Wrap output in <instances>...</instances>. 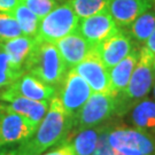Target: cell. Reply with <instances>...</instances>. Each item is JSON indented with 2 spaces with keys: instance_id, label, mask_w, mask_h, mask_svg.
Segmentation results:
<instances>
[{
  "instance_id": "7402d4cb",
  "label": "cell",
  "mask_w": 155,
  "mask_h": 155,
  "mask_svg": "<svg viewBox=\"0 0 155 155\" xmlns=\"http://www.w3.org/2000/svg\"><path fill=\"white\" fill-rule=\"evenodd\" d=\"M74 12L79 18L90 17L108 11L109 0H69Z\"/></svg>"
},
{
  "instance_id": "7a4b0ae2",
  "label": "cell",
  "mask_w": 155,
  "mask_h": 155,
  "mask_svg": "<svg viewBox=\"0 0 155 155\" xmlns=\"http://www.w3.org/2000/svg\"><path fill=\"white\" fill-rule=\"evenodd\" d=\"M68 70L69 69L67 68L55 44L36 41L27 62L25 72L35 75L47 85L59 87Z\"/></svg>"
},
{
  "instance_id": "6da1fadb",
  "label": "cell",
  "mask_w": 155,
  "mask_h": 155,
  "mask_svg": "<svg viewBox=\"0 0 155 155\" xmlns=\"http://www.w3.org/2000/svg\"><path fill=\"white\" fill-rule=\"evenodd\" d=\"M75 120L64 110L56 95L51 100L50 108L32 136L15 150L14 155H40L48 148L61 144L72 132Z\"/></svg>"
},
{
  "instance_id": "d6a6232c",
  "label": "cell",
  "mask_w": 155,
  "mask_h": 155,
  "mask_svg": "<svg viewBox=\"0 0 155 155\" xmlns=\"http://www.w3.org/2000/svg\"><path fill=\"white\" fill-rule=\"evenodd\" d=\"M116 155H123V154H120V153H117L116 152Z\"/></svg>"
},
{
  "instance_id": "4dcf8cb0",
  "label": "cell",
  "mask_w": 155,
  "mask_h": 155,
  "mask_svg": "<svg viewBox=\"0 0 155 155\" xmlns=\"http://www.w3.org/2000/svg\"><path fill=\"white\" fill-rule=\"evenodd\" d=\"M153 69H154V72H155V56L154 59H153Z\"/></svg>"
},
{
  "instance_id": "8992f818",
  "label": "cell",
  "mask_w": 155,
  "mask_h": 155,
  "mask_svg": "<svg viewBox=\"0 0 155 155\" xmlns=\"http://www.w3.org/2000/svg\"><path fill=\"white\" fill-rule=\"evenodd\" d=\"M109 144L123 155H155V138L138 129L117 127L109 131Z\"/></svg>"
},
{
  "instance_id": "ac0fdd59",
  "label": "cell",
  "mask_w": 155,
  "mask_h": 155,
  "mask_svg": "<svg viewBox=\"0 0 155 155\" xmlns=\"http://www.w3.org/2000/svg\"><path fill=\"white\" fill-rule=\"evenodd\" d=\"M131 121L140 131L155 133V100H140L131 111Z\"/></svg>"
},
{
  "instance_id": "9c48e42d",
  "label": "cell",
  "mask_w": 155,
  "mask_h": 155,
  "mask_svg": "<svg viewBox=\"0 0 155 155\" xmlns=\"http://www.w3.org/2000/svg\"><path fill=\"white\" fill-rule=\"evenodd\" d=\"M58 95L56 87L47 85L30 72H24L8 89L0 93V100L9 97H23L36 101H51Z\"/></svg>"
},
{
  "instance_id": "52a82bcc",
  "label": "cell",
  "mask_w": 155,
  "mask_h": 155,
  "mask_svg": "<svg viewBox=\"0 0 155 155\" xmlns=\"http://www.w3.org/2000/svg\"><path fill=\"white\" fill-rule=\"evenodd\" d=\"M59 87L58 98L61 101L67 114L76 120L78 113L93 93L92 89L84 78L72 69L68 70Z\"/></svg>"
},
{
  "instance_id": "1f68e13d",
  "label": "cell",
  "mask_w": 155,
  "mask_h": 155,
  "mask_svg": "<svg viewBox=\"0 0 155 155\" xmlns=\"http://www.w3.org/2000/svg\"><path fill=\"white\" fill-rule=\"evenodd\" d=\"M153 95H154V99H155V85L154 87H153Z\"/></svg>"
},
{
  "instance_id": "d4e9b609",
  "label": "cell",
  "mask_w": 155,
  "mask_h": 155,
  "mask_svg": "<svg viewBox=\"0 0 155 155\" xmlns=\"http://www.w3.org/2000/svg\"><path fill=\"white\" fill-rule=\"evenodd\" d=\"M21 2L35 13L40 20L50 14L58 6L55 0H21Z\"/></svg>"
},
{
  "instance_id": "d6986e66",
  "label": "cell",
  "mask_w": 155,
  "mask_h": 155,
  "mask_svg": "<svg viewBox=\"0 0 155 155\" xmlns=\"http://www.w3.org/2000/svg\"><path fill=\"white\" fill-rule=\"evenodd\" d=\"M104 125L84 129L82 131L75 132L76 134L72 137L69 136L68 139L72 145V148L76 155H93L97 148V144L99 140V136L104 130Z\"/></svg>"
},
{
  "instance_id": "836d02e7",
  "label": "cell",
  "mask_w": 155,
  "mask_h": 155,
  "mask_svg": "<svg viewBox=\"0 0 155 155\" xmlns=\"http://www.w3.org/2000/svg\"><path fill=\"white\" fill-rule=\"evenodd\" d=\"M153 1H154V2H155V0H153Z\"/></svg>"
},
{
  "instance_id": "4fadbf2b",
  "label": "cell",
  "mask_w": 155,
  "mask_h": 155,
  "mask_svg": "<svg viewBox=\"0 0 155 155\" xmlns=\"http://www.w3.org/2000/svg\"><path fill=\"white\" fill-rule=\"evenodd\" d=\"M152 5L153 0H109L108 12L120 28H129Z\"/></svg>"
},
{
  "instance_id": "603a6c76",
  "label": "cell",
  "mask_w": 155,
  "mask_h": 155,
  "mask_svg": "<svg viewBox=\"0 0 155 155\" xmlns=\"http://www.w3.org/2000/svg\"><path fill=\"white\" fill-rule=\"evenodd\" d=\"M18 76L9 61V56L6 52L2 43H0V93L8 89L16 81Z\"/></svg>"
},
{
  "instance_id": "5bb4252c",
  "label": "cell",
  "mask_w": 155,
  "mask_h": 155,
  "mask_svg": "<svg viewBox=\"0 0 155 155\" xmlns=\"http://www.w3.org/2000/svg\"><path fill=\"white\" fill-rule=\"evenodd\" d=\"M55 45L68 69H72L81 63L94 50V45L90 44L78 31L60 39Z\"/></svg>"
},
{
  "instance_id": "277c9868",
  "label": "cell",
  "mask_w": 155,
  "mask_h": 155,
  "mask_svg": "<svg viewBox=\"0 0 155 155\" xmlns=\"http://www.w3.org/2000/svg\"><path fill=\"white\" fill-rule=\"evenodd\" d=\"M79 17L74 12L70 1L56 6L50 14L39 22L38 31L35 38L38 41L55 44L60 39L78 31Z\"/></svg>"
},
{
  "instance_id": "ffe728a7",
  "label": "cell",
  "mask_w": 155,
  "mask_h": 155,
  "mask_svg": "<svg viewBox=\"0 0 155 155\" xmlns=\"http://www.w3.org/2000/svg\"><path fill=\"white\" fill-rule=\"evenodd\" d=\"M129 28V35L131 38L134 39L138 44H145L155 29V14L153 12L147 11L136 18Z\"/></svg>"
},
{
  "instance_id": "2e32d148",
  "label": "cell",
  "mask_w": 155,
  "mask_h": 155,
  "mask_svg": "<svg viewBox=\"0 0 155 155\" xmlns=\"http://www.w3.org/2000/svg\"><path fill=\"white\" fill-rule=\"evenodd\" d=\"M36 41L37 40L35 37H27L22 35L20 37L9 39L2 43L7 54L9 56L12 67L18 76H22L25 72V66L36 45Z\"/></svg>"
},
{
  "instance_id": "cb8c5ba5",
  "label": "cell",
  "mask_w": 155,
  "mask_h": 155,
  "mask_svg": "<svg viewBox=\"0 0 155 155\" xmlns=\"http://www.w3.org/2000/svg\"><path fill=\"white\" fill-rule=\"evenodd\" d=\"M22 35V30L15 17L7 13H0V43H5Z\"/></svg>"
},
{
  "instance_id": "e0dca14e",
  "label": "cell",
  "mask_w": 155,
  "mask_h": 155,
  "mask_svg": "<svg viewBox=\"0 0 155 155\" xmlns=\"http://www.w3.org/2000/svg\"><path fill=\"white\" fill-rule=\"evenodd\" d=\"M140 51L137 48L127 56L122 61H120L116 66H114L109 71V79H110V94L120 95L129 84L134 67L139 60Z\"/></svg>"
},
{
  "instance_id": "30bf717a",
  "label": "cell",
  "mask_w": 155,
  "mask_h": 155,
  "mask_svg": "<svg viewBox=\"0 0 155 155\" xmlns=\"http://www.w3.org/2000/svg\"><path fill=\"white\" fill-rule=\"evenodd\" d=\"M121 31L109 12H102L90 17L81 18L78 32L90 44L98 45Z\"/></svg>"
},
{
  "instance_id": "ba28073f",
  "label": "cell",
  "mask_w": 155,
  "mask_h": 155,
  "mask_svg": "<svg viewBox=\"0 0 155 155\" xmlns=\"http://www.w3.org/2000/svg\"><path fill=\"white\" fill-rule=\"evenodd\" d=\"M38 124L13 111L0 109V147L20 145L32 136Z\"/></svg>"
},
{
  "instance_id": "484cf974",
  "label": "cell",
  "mask_w": 155,
  "mask_h": 155,
  "mask_svg": "<svg viewBox=\"0 0 155 155\" xmlns=\"http://www.w3.org/2000/svg\"><path fill=\"white\" fill-rule=\"evenodd\" d=\"M110 131V127H105L99 136V140L97 144V148L94 150L93 155H116V152L113 150L109 144L108 134Z\"/></svg>"
},
{
  "instance_id": "7c38bea8",
  "label": "cell",
  "mask_w": 155,
  "mask_h": 155,
  "mask_svg": "<svg viewBox=\"0 0 155 155\" xmlns=\"http://www.w3.org/2000/svg\"><path fill=\"white\" fill-rule=\"evenodd\" d=\"M134 48L136 47L131 36L129 32L122 30L113 37L94 46L97 54L108 70L116 66L120 61H122L124 58H127Z\"/></svg>"
},
{
  "instance_id": "9a60e30c",
  "label": "cell",
  "mask_w": 155,
  "mask_h": 155,
  "mask_svg": "<svg viewBox=\"0 0 155 155\" xmlns=\"http://www.w3.org/2000/svg\"><path fill=\"white\" fill-rule=\"evenodd\" d=\"M2 101L7 104H0V109L13 111L22 116L28 117L29 120H31L38 125L46 115L51 102V101H36L23 97H9Z\"/></svg>"
},
{
  "instance_id": "83f0119b",
  "label": "cell",
  "mask_w": 155,
  "mask_h": 155,
  "mask_svg": "<svg viewBox=\"0 0 155 155\" xmlns=\"http://www.w3.org/2000/svg\"><path fill=\"white\" fill-rule=\"evenodd\" d=\"M21 4V0H0V13H7L13 15L16 7Z\"/></svg>"
},
{
  "instance_id": "8fae6325",
  "label": "cell",
  "mask_w": 155,
  "mask_h": 155,
  "mask_svg": "<svg viewBox=\"0 0 155 155\" xmlns=\"http://www.w3.org/2000/svg\"><path fill=\"white\" fill-rule=\"evenodd\" d=\"M72 70L90 85L93 93H110L109 70L104 66L95 50H93Z\"/></svg>"
},
{
  "instance_id": "5b68a950",
  "label": "cell",
  "mask_w": 155,
  "mask_h": 155,
  "mask_svg": "<svg viewBox=\"0 0 155 155\" xmlns=\"http://www.w3.org/2000/svg\"><path fill=\"white\" fill-rule=\"evenodd\" d=\"M114 115H120V101L110 93H92L75 120L74 131L102 125Z\"/></svg>"
},
{
  "instance_id": "4316f807",
  "label": "cell",
  "mask_w": 155,
  "mask_h": 155,
  "mask_svg": "<svg viewBox=\"0 0 155 155\" xmlns=\"http://www.w3.org/2000/svg\"><path fill=\"white\" fill-rule=\"evenodd\" d=\"M40 155H76L75 150L72 148V145L70 144L69 139L67 138L64 141H62L61 144L56 145L55 148H53L52 150L45 153V154Z\"/></svg>"
},
{
  "instance_id": "f1b7e54d",
  "label": "cell",
  "mask_w": 155,
  "mask_h": 155,
  "mask_svg": "<svg viewBox=\"0 0 155 155\" xmlns=\"http://www.w3.org/2000/svg\"><path fill=\"white\" fill-rule=\"evenodd\" d=\"M144 47L150 52V54H153L155 56V29L150 36V38L147 39V41L145 43Z\"/></svg>"
},
{
  "instance_id": "3957f363",
  "label": "cell",
  "mask_w": 155,
  "mask_h": 155,
  "mask_svg": "<svg viewBox=\"0 0 155 155\" xmlns=\"http://www.w3.org/2000/svg\"><path fill=\"white\" fill-rule=\"evenodd\" d=\"M154 55L150 54L145 47L140 50L139 60L134 67L129 84L120 95V115L125 114L130 107L136 105L150 93L155 79V72L153 69Z\"/></svg>"
},
{
  "instance_id": "f546056e",
  "label": "cell",
  "mask_w": 155,
  "mask_h": 155,
  "mask_svg": "<svg viewBox=\"0 0 155 155\" xmlns=\"http://www.w3.org/2000/svg\"><path fill=\"white\" fill-rule=\"evenodd\" d=\"M0 155H14V153H13V150H8L6 148L0 147Z\"/></svg>"
},
{
  "instance_id": "44dd1931",
  "label": "cell",
  "mask_w": 155,
  "mask_h": 155,
  "mask_svg": "<svg viewBox=\"0 0 155 155\" xmlns=\"http://www.w3.org/2000/svg\"><path fill=\"white\" fill-rule=\"evenodd\" d=\"M13 16L16 18L20 28L22 30V33L27 37H36L37 31H38L39 18L35 13L29 9L22 2L16 7V9L13 13Z\"/></svg>"
}]
</instances>
